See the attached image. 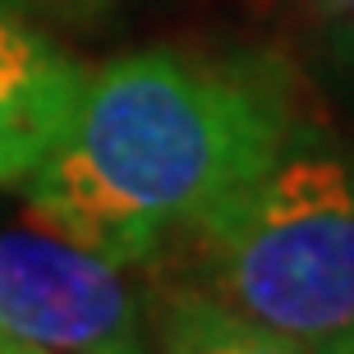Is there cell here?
I'll return each instance as SVG.
<instances>
[{"mask_svg":"<svg viewBox=\"0 0 354 354\" xmlns=\"http://www.w3.org/2000/svg\"><path fill=\"white\" fill-rule=\"evenodd\" d=\"M14 10H55V14H83V10H102L106 0H5Z\"/></svg>","mask_w":354,"mask_h":354,"instance_id":"cell-6","label":"cell"},{"mask_svg":"<svg viewBox=\"0 0 354 354\" xmlns=\"http://www.w3.org/2000/svg\"><path fill=\"white\" fill-rule=\"evenodd\" d=\"M299 133V106L276 65L147 46L88 74L69 129L24 180V198L41 230L138 272Z\"/></svg>","mask_w":354,"mask_h":354,"instance_id":"cell-1","label":"cell"},{"mask_svg":"<svg viewBox=\"0 0 354 354\" xmlns=\"http://www.w3.org/2000/svg\"><path fill=\"white\" fill-rule=\"evenodd\" d=\"M336 354H354V345H345V350H336Z\"/></svg>","mask_w":354,"mask_h":354,"instance_id":"cell-10","label":"cell"},{"mask_svg":"<svg viewBox=\"0 0 354 354\" xmlns=\"http://www.w3.org/2000/svg\"><path fill=\"white\" fill-rule=\"evenodd\" d=\"M157 263L161 286L308 350L354 345V152L299 133Z\"/></svg>","mask_w":354,"mask_h":354,"instance_id":"cell-2","label":"cell"},{"mask_svg":"<svg viewBox=\"0 0 354 354\" xmlns=\"http://www.w3.org/2000/svg\"><path fill=\"white\" fill-rule=\"evenodd\" d=\"M0 336L51 354H152L129 267L51 230H0Z\"/></svg>","mask_w":354,"mask_h":354,"instance_id":"cell-3","label":"cell"},{"mask_svg":"<svg viewBox=\"0 0 354 354\" xmlns=\"http://www.w3.org/2000/svg\"><path fill=\"white\" fill-rule=\"evenodd\" d=\"M83 83L88 69L24 10L0 0V189H24L51 157L79 111Z\"/></svg>","mask_w":354,"mask_h":354,"instance_id":"cell-4","label":"cell"},{"mask_svg":"<svg viewBox=\"0 0 354 354\" xmlns=\"http://www.w3.org/2000/svg\"><path fill=\"white\" fill-rule=\"evenodd\" d=\"M0 354H51V350L28 345V341H14V336H0Z\"/></svg>","mask_w":354,"mask_h":354,"instance_id":"cell-8","label":"cell"},{"mask_svg":"<svg viewBox=\"0 0 354 354\" xmlns=\"http://www.w3.org/2000/svg\"><path fill=\"white\" fill-rule=\"evenodd\" d=\"M341 24H345V46H350V60H354V14H350V19H341Z\"/></svg>","mask_w":354,"mask_h":354,"instance_id":"cell-9","label":"cell"},{"mask_svg":"<svg viewBox=\"0 0 354 354\" xmlns=\"http://www.w3.org/2000/svg\"><path fill=\"white\" fill-rule=\"evenodd\" d=\"M152 354H322L267 331L249 317H235L189 290H157L152 308Z\"/></svg>","mask_w":354,"mask_h":354,"instance_id":"cell-5","label":"cell"},{"mask_svg":"<svg viewBox=\"0 0 354 354\" xmlns=\"http://www.w3.org/2000/svg\"><path fill=\"white\" fill-rule=\"evenodd\" d=\"M322 14H331V19H350L354 14V0H313Z\"/></svg>","mask_w":354,"mask_h":354,"instance_id":"cell-7","label":"cell"}]
</instances>
